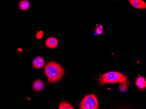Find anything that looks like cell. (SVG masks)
<instances>
[{"instance_id": "30bf717a", "label": "cell", "mask_w": 146, "mask_h": 109, "mask_svg": "<svg viewBox=\"0 0 146 109\" xmlns=\"http://www.w3.org/2000/svg\"><path fill=\"white\" fill-rule=\"evenodd\" d=\"M59 109H74L73 106L67 102L63 101L59 105Z\"/></svg>"}, {"instance_id": "5b68a950", "label": "cell", "mask_w": 146, "mask_h": 109, "mask_svg": "<svg viewBox=\"0 0 146 109\" xmlns=\"http://www.w3.org/2000/svg\"><path fill=\"white\" fill-rule=\"evenodd\" d=\"M33 64L36 69H39L42 68L45 65V61L42 57L38 56L33 61Z\"/></svg>"}, {"instance_id": "ba28073f", "label": "cell", "mask_w": 146, "mask_h": 109, "mask_svg": "<svg viewBox=\"0 0 146 109\" xmlns=\"http://www.w3.org/2000/svg\"><path fill=\"white\" fill-rule=\"evenodd\" d=\"M135 83L137 87L140 89H143L146 87V79L142 76H140L136 79Z\"/></svg>"}, {"instance_id": "3957f363", "label": "cell", "mask_w": 146, "mask_h": 109, "mask_svg": "<svg viewBox=\"0 0 146 109\" xmlns=\"http://www.w3.org/2000/svg\"><path fill=\"white\" fill-rule=\"evenodd\" d=\"M98 100L95 94L87 95L82 100L80 109H98Z\"/></svg>"}, {"instance_id": "52a82bcc", "label": "cell", "mask_w": 146, "mask_h": 109, "mask_svg": "<svg viewBox=\"0 0 146 109\" xmlns=\"http://www.w3.org/2000/svg\"><path fill=\"white\" fill-rule=\"evenodd\" d=\"M44 84L42 80L37 79L33 83V88L36 92H39L42 91L44 88Z\"/></svg>"}, {"instance_id": "277c9868", "label": "cell", "mask_w": 146, "mask_h": 109, "mask_svg": "<svg viewBox=\"0 0 146 109\" xmlns=\"http://www.w3.org/2000/svg\"><path fill=\"white\" fill-rule=\"evenodd\" d=\"M129 3L132 6L137 9H145L146 3L142 0H130Z\"/></svg>"}, {"instance_id": "9c48e42d", "label": "cell", "mask_w": 146, "mask_h": 109, "mask_svg": "<svg viewBox=\"0 0 146 109\" xmlns=\"http://www.w3.org/2000/svg\"><path fill=\"white\" fill-rule=\"evenodd\" d=\"M20 9L22 10L25 11L28 9L30 7V3L26 0H22L19 4Z\"/></svg>"}, {"instance_id": "6da1fadb", "label": "cell", "mask_w": 146, "mask_h": 109, "mask_svg": "<svg viewBox=\"0 0 146 109\" xmlns=\"http://www.w3.org/2000/svg\"><path fill=\"white\" fill-rule=\"evenodd\" d=\"M49 83L56 82L60 80L64 74V69L60 65L55 62H50L44 69Z\"/></svg>"}, {"instance_id": "7a4b0ae2", "label": "cell", "mask_w": 146, "mask_h": 109, "mask_svg": "<svg viewBox=\"0 0 146 109\" xmlns=\"http://www.w3.org/2000/svg\"><path fill=\"white\" fill-rule=\"evenodd\" d=\"M99 82L106 83H128L127 78L124 75L116 72H110L104 74L99 78Z\"/></svg>"}, {"instance_id": "8fae6325", "label": "cell", "mask_w": 146, "mask_h": 109, "mask_svg": "<svg viewBox=\"0 0 146 109\" xmlns=\"http://www.w3.org/2000/svg\"><path fill=\"white\" fill-rule=\"evenodd\" d=\"M119 87L121 91L126 92L127 90L128 84V83H120Z\"/></svg>"}, {"instance_id": "8992f818", "label": "cell", "mask_w": 146, "mask_h": 109, "mask_svg": "<svg viewBox=\"0 0 146 109\" xmlns=\"http://www.w3.org/2000/svg\"><path fill=\"white\" fill-rule=\"evenodd\" d=\"M46 45L47 47L50 49L55 48L58 46V40L54 37L49 38L47 40H46Z\"/></svg>"}, {"instance_id": "4fadbf2b", "label": "cell", "mask_w": 146, "mask_h": 109, "mask_svg": "<svg viewBox=\"0 0 146 109\" xmlns=\"http://www.w3.org/2000/svg\"><path fill=\"white\" fill-rule=\"evenodd\" d=\"M42 34H43L42 33V32H38V38H39V37H40V38L42 37Z\"/></svg>"}, {"instance_id": "7c38bea8", "label": "cell", "mask_w": 146, "mask_h": 109, "mask_svg": "<svg viewBox=\"0 0 146 109\" xmlns=\"http://www.w3.org/2000/svg\"><path fill=\"white\" fill-rule=\"evenodd\" d=\"M103 32L102 25H97V28L96 29V32L97 34L101 35Z\"/></svg>"}]
</instances>
